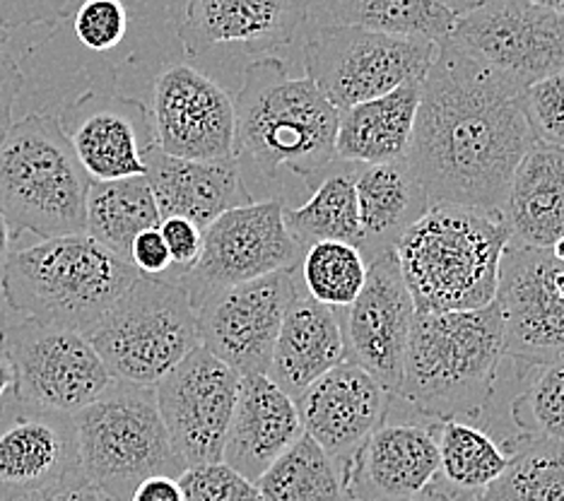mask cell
Masks as SVG:
<instances>
[{
  "instance_id": "6da1fadb",
  "label": "cell",
  "mask_w": 564,
  "mask_h": 501,
  "mask_svg": "<svg viewBox=\"0 0 564 501\" xmlns=\"http://www.w3.org/2000/svg\"><path fill=\"white\" fill-rule=\"evenodd\" d=\"M521 92L448 39L437 46L420 87L408 152L430 208L466 205L502 213L511 176L535 143Z\"/></svg>"
},
{
  "instance_id": "7a4b0ae2",
  "label": "cell",
  "mask_w": 564,
  "mask_h": 501,
  "mask_svg": "<svg viewBox=\"0 0 564 501\" xmlns=\"http://www.w3.org/2000/svg\"><path fill=\"white\" fill-rule=\"evenodd\" d=\"M338 116L310 77L290 75L273 56L251 61L235 97L241 176L278 182L288 174L314 190L336 164Z\"/></svg>"
},
{
  "instance_id": "3957f363",
  "label": "cell",
  "mask_w": 564,
  "mask_h": 501,
  "mask_svg": "<svg viewBox=\"0 0 564 501\" xmlns=\"http://www.w3.org/2000/svg\"><path fill=\"white\" fill-rule=\"evenodd\" d=\"M505 357L497 302L476 312L417 314L395 401L434 422H478L492 403Z\"/></svg>"
},
{
  "instance_id": "277c9868",
  "label": "cell",
  "mask_w": 564,
  "mask_h": 501,
  "mask_svg": "<svg viewBox=\"0 0 564 501\" xmlns=\"http://www.w3.org/2000/svg\"><path fill=\"white\" fill-rule=\"evenodd\" d=\"M509 241L502 213L466 205L430 208L393 249L417 314L490 306Z\"/></svg>"
},
{
  "instance_id": "5b68a950",
  "label": "cell",
  "mask_w": 564,
  "mask_h": 501,
  "mask_svg": "<svg viewBox=\"0 0 564 501\" xmlns=\"http://www.w3.org/2000/svg\"><path fill=\"white\" fill-rule=\"evenodd\" d=\"M0 270V294L12 312L83 336L140 277L131 263L87 235L42 239L10 253Z\"/></svg>"
},
{
  "instance_id": "8992f818",
  "label": "cell",
  "mask_w": 564,
  "mask_h": 501,
  "mask_svg": "<svg viewBox=\"0 0 564 501\" xmlns=\"http://www.w3.org/2000/svg\"><path fill=\"white\" fill-rule=\"evenodd\" d=\"M89 184L58 116L30 113L0 143V213L12 235H85Z\"/></svg>"
},
{
  "instance_id": "52a82bcc",
  "label": "cell",
  "mask_w": 564,
  "mask_h": 501,
  "mask_svg": "<svg viewBox=\"0 0 564 501\" xmlns=\"http://www.w3.org/2000/svg\"><path fill=\"white\" fill-rule=\"evenodd\" d=\"M73 424L80 468L109 501H128L152 475L182 478L186 470L150 385L113 381L105 395L73 415Z\"/></svg>"
},
{
  "instance_id": "ba28073f",
  "label": "cell",
  "mask_w": 564,
  "mask_h": 501,
  "mask_svg": "<svg viewBox=\"0 0 564 501\" xmlns=\"http://www.w3.org/2000/svg\"><path fill=\"white\" fill-rule=\"evenodd\" d=\"M113 381L155 385L200 345L196 308L170 277L140 275L85 333Z\"/></svg>"
},
{
  "instance_id": "9c48e42d",
  "label": "cell",
  "mask_w": 564,
  "mask_h": 501,
  "mask_svg": "<svg viewBox=\"0 0 564 501\" xmlns=\"http://www.w3.org/2000/svg\"><path fill=\"white\" fill-rule=\"evenodd\" d=\"M437 46L425 39L328 24L306 39L304 68L330 105L345 111L425 80Z\"/></svg>"
},
{
  "instance_id": "30bf717a",
  "label": "cell",
  "mask_w": 564,
  "mask_h": 501,
  "mask_svg": "<svg viewBox=\"0 0 564 501\" xmlns=\"http://www.w3.org/2000/svg\"><path fill=\"white\" fill-rule=\"evenodd\" d=\"M0 350L15 377V395L32 407L75 415L105 395L113 377L78 330L24 318L0 330Z\"/></svg>"
},
{
  "instance_id": "8fae6325",
  "label": "cell",
  "mask_w": 564,
  "mask_h": 501,
  "mask_svg": "<svg viewBox=\"0 0 564 501\" xmlns=\"http://www.w3.org/2000/svg\"><path fill=\"white\" fill-rule=\"evenodd\" d=\"M446 39L519 89L564 70V12L531 0H490L468 10Z\"/></svg>"
},
{
  "instance_id": "7c38bea8",
  "label": "cell",
  "mask_w": 564,
  "mask_h": 501,
  "mask_svg": "<svg viewBox=\"0 0 564 501\" xmlns=\"http://www.w3.org/2000/svg\"><path fill=\"white\" fill-rule=\"evenodd\" d=\"M304 294L300 265L205 294L194 306L200 345L239 377L268 374L282 318Z\"/></svg>"
},
{
  "instance_id": "4fadbf2b",
  "label": "cell",
  "mask_w": 564,
  "mask_h": 501,
  "mask_svg": "<svg viewBox=\"0 0 564 501\" xmlns=\"http://www.w3.org/2000/svg\"><path fill=\"white\" fill-rule=\"evenodd\" d=\"M302 255L285 225L282 200H251L223 213L203 229L200 259L176 282L196 306L215 290L300 265Z\"/></svg>"
},
{
  "instance_id": "5bb4252c",
  "label": "cell",
  "mask_w": 564,
  "mask_h": 501,
  "mask_svg": "<svg viewBox=\"0 0 564 501\" xmlns=\"http://www.w3.org/2000/svg\"><path fill=\"white\" fill-rule=\"evenodd\" d=\"M241 377L198 345L155 385L162 422L186 468L223 462Z\"/></svg>"
},
{
  "instance_id": "9a60e30c",
  "label": "cell",
  "mask_w": 564,
  "mask_h": 501,
  "mask_svg": "<svg viewBox=\"0 0 564 501\" xmlns=\"http://www.w3.org/2000/svg\"><path fill=\"white\" fill-rule=\"evenodd\" d=\"M562 263L550 249L511 243L499 263L497 306L502 312L505 355L521 364H545L564 355Z\"/></svg>"
},
{
  "instance_id": "2e32d148",
  "label": "cell",
  "mask_w": 564,
  "mask_h": 501,
  "mask_svg": "<svg viewBox=\"0 0 564 501\" xmlns=\"http://www.w3.org/2000/svg\"><path fill=\"white\" fill-rule=\"evenodd\" d=\"M150 113L155 145L170 157L235 160V97L194 66L176 63L158 75Z\"/></svg>"
},
{
  "instance_id": "e0dca14e",
  "label": "cell",
  "mask_w": 564,
  "mask_h": 501,
  "mask_svg": "<svg viewBox=\"0 0 564 501\" xmlns=\"http://www.w3.org/2000/svg\"><path fill=\"white\" fill-rule=\"evenodd\" d=\"M338 314L350 362L399 395L417 308L393 251L369 261L362 292Z\"/></svg>"
},
{
  "instance_id": "ac0fdd59",
  "label": "cell",
  "mask_w": 564,
  "mask_h": 501,
  "mask_svg": "<svg viewBox=\"0 0 564 501\" xmlns=\"http://www.w3.org/2000/svg\"><path fill=\"white\" fill-rule=\"evenodd\" d=\"M393 401L387 422L357 448L343 470L352 501H408L437 480V422Z\"/></svg>"
},
{
  "instance_id": "d6986e66",
  "label": "cell",
  "mask_w": 564,
  "mask_h": 501,
  "mask_svg": "<svg viewBox=\"0 0 564 501\" xmlns=\"http://www.w3.org/2000/svg\"><path fill=\"white\" fill-rule=\"evenodd\" d=\"M58 123L89 182L148 174L155 128L150 109L140 99L87 89L61 111Z\"/></svg>"
},
{
  "instance_id": "ffe728a7",
  "label": "cell",
  "mask_w": 564,
  "mask_h": 501,
  "mask_svg": "<svg viewBox=\"0 0 564 501\" xmlns=\"http://www.w3.org/2000/svg\"><path fill=\"white\" fill-rule=\"evenodd\" d=\"M83 472L70 415L22 403L0 407V501H30Z\"/></svg>"
},
{
  "instance_id": "44dd1931",
  "label": "cell",
  "mask_w": 564,
  "mask_h": 501,
  "mask_svg": "<svg viewBox=\"0 0 564 501\" xmlns=\"http://www.w3.org/2000/svg\"><path fill=\"white\" fill-rule=\"evenodd\" d=\"M310 10L312 0H186L178 39L191 58L261 56L288 46Z\"/></svg>"
},
{
  "instance_id": "7402d4cb",
  "label": "cell",
  "mask_w": 564,
  "mask_h": 501,
  "mask_svg": "<svg viewBox=\"0 0 564 501\" xmlns=\"http://www.w3.org/2000/svg\"><path fill=\"white\" fill-rule=\"evenodd\" d=\"M393 395L345 359L294 397L304 434L336 460L340 472L389 417Z\"/></svg>"
},
{
  "instance_id": "603a6c76",
  "label": "cell",
  "mask_w": 564,
  "mask_h": 501,
  "mask_svg": "<svg viewBox=\"0 0 564 501\" xmlns=\"http://www.w3.org/2000/svg\"><path fill=\"white\" fill-rule=\"evenodd\" d=\"M302 434L297 405L285 391L268 374L241 377L223 462L256 484Z\"/></svg>"
},
{
  "instance_id": "cb8c5ba5",
  "label": "cell",
  "mask_w": 564,
  "mask_h": 501,
  "mask_svg": "<svg viewBox=\"0 0 564 501\" xmlns=\"http://www.w3.org/2000/svg\"><path fill=\"white\" fill-rule=\"evenodd\" d=\"M148 184L160 217H184L198 229L213 225L223 213L251 203L237 160L194 162L170 157L162 150L148 154Z\"/></svg>"
},
{
  "instance_id": "d4e9b609",
  "label": "cell",
  "mask_w": 564,
  "mask_h": 501,
  "mask_svg": "<svg viewBox=\"0 0 564 501\" xmlns=\"http://www.w3.org/2000/svg\"><path fill=\"white\" fill-rule=\"evenodd\" d=\"M345 359L340 314L304 294L282 318L268 379L294 401Z\"/></svg>"
},
{
  "instance_id": "484cf974",
  "label": "cell",
  "mask_w": 564,
  "mask_h": 501,
  "mask_svg": "<svg viewBox=\"0 0 564 501\" xmlns=\"http://www.w3.org/2000/svg\"><path fill=\"white\" fill-rule=\"evenodd\" d=\"M355 196L360 215V251L369 261L395 243L430 210L427 193L408 157L387 164H355Z\"/></svg>"
},
{
  "instance_id": "4316f807",
  "label": "cell",
  "mask_w": 564,
  "mask_h": 501,
  "mask_svg": "<svg viewBox=\"0 0 564 501\" xmlns=\"http://www.w3.org/2000/svg\"><path fill=\"white\" fill-rule=\"evenodd\" d=\"M502 217L511 243L553 249L564 239V148L533 143L507 190Z\"/></svg>"
},
{
  "instance_id": "83f0119b",
  "label": "cell",
  "mask_w": 564,
  "mask_h": 501,
  "mask_svg": "<svg viewBox=\"0 0 564 501\" xmlns=\"http://www.w3.org/2000/svg\"><path fill=\"white\" fill-rule=\"evenodd\" d=\"M509 359V357H507ZM514 367V385L499 374L492 401H507L497 405L478 420L487 424V432L495 436L499 422H507V448L509 456L523 439H553L564 444V355L550 359L545 364H521L509 359Z\"/></svg>"
},
{
  "instance_id": "f1b7e54d",
  "label": "cell",
  "mask_w": 564,
  "mask_h": 501,
  "mask_svg": "<svg viewBox=\"0 0 564 501\" xmlns=\"http://www.w3.org/2000/svg\"><path fill=\"white\" fill-rule=\"evenodd\" d=\"M422 83L362 101L338 116L336 160L345 164H387L405 160L413 143Z\"/></svg>"
},
{
  "instance_id": "f546056e",
  "label": "cell",
  "mask_w": 564,
  "mask_h": 501,
  "mask_svg": "<svg viewBox=\"0 0 564 501\" xmlns=\"http://www.w3.org/2000/svg\"><path fill=\"white\" fill-rule=\"evenodd\" d=\"M162 217L145 176L93 182L87 190L85 235L131 263V243L140 231L160 227Z\"/></svg>"
},
{
  "instance_id": "4dcf8cb0",
  "label": "cell",
  "mask_w": 564,
  "mask_h": 501,
  "mask_svg": "<svg viewBox=\"0 0 564 501\" xmlns=\"http://www.w3.org/2000/svg\"><path fill=\"white\" fill-rule=\"evenodd\" d=\"M285 225L302 251L318 241H345L360 249L355 164L336 160L312 190L310 200L300 208H285Z\"/></svg>"
},
{
  "instance_id": "1f68e13d",
  "label": "cell",
  "mask_w": 564,
  "mask_h": 501,
  "mask_svg": "<svg viewBox=\"0 0 564 501\" xmlns=\"http://www.w3.org/2000/svg\"><path fill=\"white\" fill-rule=\"evenodd\" d=\"M437 480L460 494H478L505 472L509 462L505 444L470 420L437 422Z\"/></svg>"
},
{
  "instance_id": "d6a6232c",
  "label": "cell",
  "mask_w": 564,
  "mask_h": 501,
  "mask_svg": "<svg viewBox=\"0 0 564 501\" xmlns=\"http://www.w3.org/2000/svg\"><path fill=\"white\" fill-rule=\"evenodd\" d=\"M333 24L442 44L456 15L442 0H322Z\"/></svg>"
},
{
  "instance_id": "836d02e7",
  "label": "cell",
  "mask_w": 564,
  "mask_h": 501,
  "mask_svg": "<svg viewBox=\"0 0 564 501\" xmlns=\"http://www.w3.org/2000/svg\"><path fill=\"white\" fill-rule=\"evenodd\" d=\"M256 490L261 501H352L336 460L306 434L256 480Z\"/></svg>"
},
{
  "instance_id": "e575fe53",
  "label": "cell",
  "mask_w": 564,
  "mask_h": 501,
  "mask_svg": "<svg viewBox=\"0 0 564 501\" xmlns=\"http://www.w3.org/2000/svg\"><path fill=\"white\" fill-rule=\"evenodd\" d=\"M470 501H564V444L523 439L505 472Z\"/></svg>"
},
{
  "instance_id": "d590c367",
  "label": "cell",
  "mask_w": 564,
  "mask_h": 501,
  "mask_svg": "<svg viewBox=\"0 0 564 501\" xmlns=\"http://www.w3.org/2000/svg\"><path fill=\"white\" fill-rule=\"evenodd\" d=\"M369 263L362 251L345 241H318L302 255L304 292L333 312L348 308L362 292Z\"/></svg>"
},
{
  "instance_id": "8d00e7d4",
  "label": "cell",
  "mask_w": 564,
  "mask_h": 501,
  "mask_svg": "<svg viewBox=\"0 0 564 501\" xmlns=\"http://www.w3.org/2000/svg\"><path fill=\"white\" fill-rule=\"evenodd\" d=\"M521 107L535 143L564 148V70L525 87Z\"/></svg>"
},
{
  "instance_id": "74e56055",
  "label": "cell",
  "mask_w": 564,
  "mask_h": 501,
  "mask_svg": "<svg viewBox=\"0 0 564 501\" xmlns=\"http://www.w3.org/2000/svg\"><path fill=\"white\" fill-rule=\"evenodd\" d=\"M184 501H261L256 484L225 462L186 468L178 478Z\"/></svg>"
},
{
  "instance_id": "f35d334b",
  "label": "cell",
  "mask_w": 564,
  "mask_h": 501,
  "mask_svg": "<svg viewBox=\"0 0 564 501\" xmlns=\"http://www.w3.org/2000/svg\"><path fill=\"white\" fill-rule=\"evenodd\" d=\"M73 30L89 51L117 48L128 30V12L121 0H83L73 12Z\"/></svg>"
},
{
  "instance_id": "ab89813d",
  "label": "cell",
  "mask_w": 564,
  "mask_h": 501,
  "mask_svg": "<svg viewBox=\"0 0 564 501\" xmlns=\"http://www.w3.org/2000/svg\"><path fill=\"white\" fill-rule=\"evenodd\" d=\"M83 0H0V24L10 30L36 28L68 20Z\"/></svg>"
},
{
  "instance_id": "60d3db41",
  "label": "cell",
  "mask_w": 564,
  "mask_h": 501,
  "mask_svg": "<svg viewBox=\"0 0 564 501\" xmlns=\"http://www.w3.org/2000/svg\"><path fill=\"white\" fill-rule=\"evenodd\" d=\"M160 235L172 255V270L166 277H182L200 259L203 229H198L194 222L184 220V217H164L160 222Z\"/></svg>"
},
{
  "instance_id": "b9f144b4",
  "label": "cell",
  "mask_w": 564,
  "mask_h": 501,
  "mask_svg": "<svg viewBox=\"0 0 564 501\" xmlns=\"http://www.w3.org/2000/svg\"><path fill=\"white\" fill-rule=\"evenodd\" d=\"M131 265L145 277H166L172 270L170 249L160 235V227L140 231L131 243Z\"/></svg>"
},
{
  "instance_id": "7bdbcfd3",
  "label": "cell",
  "mask_w": 564,
  "mask_h": 501,
  "mask_svg": "<svg viewBox=\"0 0 564 501\" xmlns=\"http://www.w3.org/2000/svg\"><path fill=\"white\" fill-rule=\"evenodd\" d=\"M24 85V75L15 58H10L8 54L0 51V143L8 135L12 128V111H15V101L22 92Z\"/></svg>"
},
{
  "instance_id": "ee69618b",
  "label": "cell",
  "mask_w": 564,
  "mask_h": 501,
  "mask_svg": "<svg viewBox=\"0 0 564 501\" xmlns=\"http://www.w3.org/2000/svg\"><path fill=\"white\" fill-rule=\"evenodd\" d=\"M30 501H109V499L87 480L85 472H78L75 478L51 487V490H46L44 494L34 497Z\"/></svg>"
},
{
  "instance_id": "f6af8a7d",
  "label": "cell",
  "mask_w": 564,
  "mask_h": 501,
  "mask_svg": "<svg viewBox=\"0 0 564 501\" xmlns=\"http://www.w3.org/2000/svg\"><path fill=\"white\" fill-rule=\"evenodd\" d=\"M128 501H184L182 484L178 478L170 475H152V478L140 482Z\"/></svg>"
},
{
  "instance_id": "bcb514c9",
  "label": "cell",
  "mask_w": 564,
  "mask_h": 501,
  "mask_svg": "<svg viewBox=\"0 0 564 501\" xmlns=\"http://www.w3.org/2000/svg\"><path fill=\"white\" fill-rule=\"evenodd\" d=\"M473 497L470 494H460L456 490H452V487H446L444 482L434 480L425 492H420L417 497L408 499V501H470Z\"/></svg>"
},
{
  "instance_id": "7dc6e473",
  "label": "cell",
  "mask_w": 564,
  "mask_h": 501,
  "mask_svg": "<svg viewBox=\"0 0 564 501\" xmlns=\"http://www.w3.org/2000/svg\"><path fill=\"white\" fill-rule=\"evenodd\" d=\"M15 389V377H12V367L8 362V357L0 350V407H3L6 397Z\"/></svg>"
},
{
  "instance_id": "c3c4849f",
  "label": "cell",
  "mask_w": 564,
  "mask_h": 501,
  "mask_svg": "<svg viewBox=\"0 0 564 501\" xmlns=\"http://www.w3.org/2000/svg\"><path fill=\"white\" fill-rule=\"evenodd\" d=\"M442 3L458 18V15H464V12H468V10H476V8L485 6V3H490V0H442Z\"/></svg>"
},
{
  "instance_id": "681fc988",
  "label": "cell",
  "mask_w": 564,
  "mask_h": 501,
  "mask_svg": "<svg viewBox=\"0 0 564 501\" xmlns=\"http://www.w3.org/2000/svg\"><path fill=\"white\" fill-rule=\"evenodd\" d=\"M10 239H12V231L6 222L3 213H0V268H3V263L8 261V255H10Z\"/></svg>"
},
{
  "instance_id": "f907efd6",
  "label": "cell",
  "mask_w": 564,
  "mask_h": 501,
  "mask_svg": "<svg viewBox=\"0 0 564 501\" xmlns=\"http://www.w3.org/2000/svg\"><path fill=\"white\" fill-rule=\"evenodd\" d=\"M535 6H543L547 10H555V12H564V0H531Z\"/></svg>"
},
{
  "instance_id": "816d5d0a",
  "label": "cell",
  "mask_w": 564,
  "mask_h": 501,
  "mask_svg": "<svg viewBox=\"0 0 564 501\" xmlns=\"http://www.w3.org/2000/svg\"><path fill=\"white\" fill-rule=\"evenodd\" d=\"M550 251H553V255H555V259L564 265V239H560L557 243H555V247L553 249H550Z\"/></svg>"
},
{
  "instance_id": "f5cc1de1",
  "label": "cell",
  "mask_w": 564,
  "mask_h": 501,
  "mask_svg": "<svg viewBox=\"0 0 564 501\" xmlns=\"http://www.w3.org/2000/svg\"><path fill=\"white\" fill-rule=\"evenodd\" d=\"M8 39H10V32L3 28V24H0V48L8 44Z\"/></svg>"
},
{
  "instance_id": "db71d44e",
  "label": "cell",
  "mask_w": 564,
  "mask_h": 501,
  "mask_svg": "<svg viewBox=\"0 0 564 501\" xmlns=\"http://www.w3.org/2000/svg\"><path fill=\"white\" fill-rule=\"evenodd\" d=\"M6 326V314H3V304H0V330Z\"/></svg>"
}]
</instances>
